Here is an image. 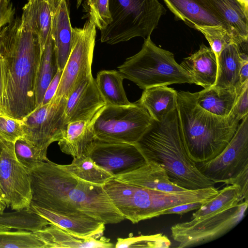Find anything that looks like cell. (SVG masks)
I'll return each mask as SVG.
<instances>
[{"label":"cell","instance_id":"cell-1","mask_svg":"<svg viewBox=\"0 0 248 248\" xmlns=\"http://www.w3.org/2000/svg\"><path fill=\"white\" fill-rule=\"evenodd\" d=\"M42 54L38 38L17 17L0 30V113L22 120L35 109V89Z\"/></svg>","mask_w":248,"mask_h":248},{"label":"cell","instance_id":"cell-2","mask_svg":"<svg viewBox=\"0 0 248 248\" xmlns=\"http://www.w3.org/2000/svg\"><path fill=\"white\" fill-rule=\"evenodd\" d=\"M30 176L31 204L63 214L89 216L105 224L124 219L103 186L75 177L48 159L31 171Z\"/></svg>","mask_w":248,"mask_h":248},{"label":"cell","instance_id":"cell-3","mask_svg":"<svg viewBox=\"0 0 248 248\" xmlns=\"http://www.w3.org/2000/svg\"><path fill=\"white\" fill-rule=\"evenodd\" d=\"M136 145L146 161L159 165L175 185L187 190L214 186L187 155L177 108L160 122L152 119Z\"/></svg>","mask_w":248,"mask_h":248},{"label":"cell","instance_id":"cell-4","mask_svg":"<svg viewBox=\"0 0 248 248\" xmlns=\"http://www.w3.org/2000/svg\"><path fill=\"white\" fill-rule=\"evenodd\" d=\"M177 110L186 152L196 163L217 156L235 134L239 120L231 112L227 117L214 115L196 102V93H177Z\"/></svg>","mask_w":248,"mask_h":248},{"label":"cell","instance_id":"cell-5","mask_svg":"<svg viewBox=\"0 0 248 248\" xmlns=\"http://www.w3.org/2000/svg\"><path fill=\"white\" fill-rule=\"evenodd\" d=\"M103 187L111 202L124 219L135 224L156 217L180 204L206 202L218 192L214 186L178 192L145 188L110 179Z\"/></svg>","mask_w":248,"mask_h":248},{"label":"cell","instance_id":"cell-6","mask_svg":"<svg viewBox=\"0 0 248 248\" xmlns=\"http://www.w3.org/2000/svg\"><path fill=\"white\" fill-rule=\"evenodd\" d=\"M118 70L124 79L133 82L143 90L157 86L193 83L187 72L175 61L173 54L157 46L150 36L144 39L141 50L127 58Z\"/></svg>","mask_w":248,"mask_h":248},{"label":"cell","instance_id":"cell-7","mask_svg":"<svg viewBox=\"0 0 248 248\" xmlns=\"http://www.w3.org/2000/svg\"><path fill=\"white\" fill-rule=\"evenodd\" d=\"M111 22L101 31L102 43L114 45L151 36L166 9L158 0H108Z\"/></svg>","mask_w":248,"mask_h":248},{"label":"cell","instance_id":"cell-8","mask_svg":"<svg viewBox=\"0 0 248 248\" xmlns=\"http://www.w3.org/2000/svg\"><path fill=\"white\" fill-rule=\"evenodd\" d=\"M242 120L225 149L213 159L196 166L214 183L238 186L244 200H248V115Z\"/></svg>","mask_w":248,"mask_h":248},{"label":"cell","instance_id":"cell-9","mask_svg":"<svg viewBox=\"0 0 248 248\" xmlns=\"http://www.w3.org/2000/svg\"><path fill=\"white\" fill-rule=\"evenodd\" d=\"M152 118L138 102L123 106L106 105L96 114L93 124L95 139L109 142L136 144Z\"/></svg>","mask_w":248,"mask_h":248},{"label":"cell","instance_id":"cell-10","mask_svg":"<svg viewBox=\"0 0 248 248\" xmlns=\"http://www.w3.org/2000/svg\"><path fill=\"white\" fill-rule=\"evenodd\" d=\"M248 201L199 219L178 223L170 228L178 248L199 246L215 240L234 228L245 217Z\"/></svg>","mask_w":248,"mask_h":248},{"label":"cell","instance_id":"cell-11","mask_svg":"<svg viewBox=\"0 0 248 248\" xmlns=\"http://www.w3.org/2000/svg\"><path fill=\"white\" fill-rule=\"evenodd\" d=\"M66 101L65 97L54 95L48 103L38 107L21 120L23 137L46 161L48 146L60 139L65 129Z\"/></svg>","mask_w":248,"mask_h":248},{"label":"cell","instance_id":"cell-12","mask_svg":"<svg viewBox=\"0 0 248 248\" xmlns=\"http://www.w3.org/2000/svg\"><path fill=\"white\" fill-rule=\"evenodd\" d=\"M96 29L94 23L89 19L82 28H73L71 50L55 96L67 98L78 80L84 77L92 75Z\"/></svg>","mask_w":248,"mask_h":248},{"label":"cell","instance_id":"cell-13","mask_svg":"<svg viewBox=\"0 0 248 248\" xmlns=\"http://www.w3.org/2000/svg\"><path fill=\"white\" fill-rule=\"evenodd\" d=\"M0 137V188L4 202L13 210L29 207L32 199L30 173L16 160L14 142Z\"/></svg>","mask_w":248,"mask_h":248},{"label":"cell","instance_id":"cell-14","mask_svg":"<svg viewBox=\"0 0 248 248\" xmlns=\"http://www.w3.org/2000/svg\"><path fill=\"white\" fill-rule=\"evenodd\" d=\"M88 155L113 177L132 171L147 162L136 144L96 139Z\"/></svg>","mask_w":248,"mask_h":248},{"label":"cell","instance_id":"cell-15","mask_svg":"<svg viewBox=\"0 0 248 248\" xmlns=\"http://www.w3.org/2000/svg\"><path fill=\"white\" fill-rule=\"evenodd\" d=\"M106 105L92 75L82 78L66 98L65 123L90 120Z\"/></svg>","mask_w":248,"mask_h":248},{"label":"cell","instance_id":"cell-16","mask_svg":"<svg viewBox=\"0 0 248 248\" xmlns=\"http://www.w3.org/2000/svg\"><path fill=\"white\" fill-rule=\"evenodd\" d=\"M163 0L176 20L183 21L190 28L219 27L231 32L207 0Z\"/></svg>","mask_w":248,"mask_h":248},{"label":"cell","instance_id":"cell-17","mask_svg":"<svg viewBox=\"0 0 248 248\" xmlns=\"http://www.w3.org/2000/svg\"><path fill=\"white\" fill-rule=\"evenodd\" d=\"M30 206L37 214L65 231L80 238L103 236L105 224L89 216L78 214H63L35 204Z\"/></svg>","mask_w":248,"mask_h":248},{"label":"cell","instance_id":"cell-18","mask_svg":"<svg viewBox=\"0 0 248 248\" xmlns=\"http://www.w3.org/2000/svg\"><path fill=\"white\" fill-rule=\"evenodd\" d=\"M52 23L50 34L53 39L59 69L63 71L72 47V27L66 0H50Z\"/></svg>","mask_w":248,"mask_h":248},{"label":"cell","instance_id":"cell-19","mask_svg":"<svg viewBox=\"0 0 248 248\" xmlns=\"http://www.w3.org/2000/svg\"><path fill=\"white\" fill-rule=\"evenodd\" d=\"M112 179L136 186L165 192L185 190L173 184L163 168L153 161H147L141 166L126 173L112 177Z\"/></svg>","mask_w":248,"mask_h":248},{"label":"cell","instance_id":"cell-20","mask_svg":"<svg viewBox=\"0 0 248 248\" xmlns=\"http://www.w3.org/2000/svg\"><path fill=\"white\" fill-rule=\"evenodd\" d=\"M96 115L90 120H79L66 124L58 141L62 152L73 158L89 155L95 140L93 124Z\"/></svg>","mask_w":248,"mask_h":248},{"label":"cell","instance_id":"cell-21","mask_svg":"<svg viewBox=\"0 0 248 248\" xmlns=\"http://www.w3.org/2000/svg\"><path fill=\"white\" fill-rule=\"evenodd\" d=\"M180 64L191 78L193 83L204 89L214 86L217 75V60L210 47L201 44L197 51L184 58Z\"/></svg>","mask_w":248,"mask_h":248},{"label":"cell","instance_id":"cell-22","mask_svg":"<svg viewBox=\"0 0 248 248\" xmlns=\"http://www.w3.org/2000/svg\"><path fill=\"white\" fill-rule=\"evenodd\" d=\"M43 243L44 248H110L114 247L110 239L102 236L80 238L50 224L33 232Z\"/></svg>","mask_w":248,"mask_h":248},{"label":"cell","instance_id":"cell-23","mask_svg":"<svg viewBox=\"0 0 248 248\" xmlns=\"http://www.w3.org/2000/svg\"><path fill=\"white\" fill-rule=\"evenodd\" d=\"M21 19L24 26L38 38L42 52L51 31V0H28L23 7Z\"/></svg>","mask_w":248,"mask_h":248},{"label":"cell","instance_id":"cell-24","mask_svg":"<svg viewBox=\"0 0 248 248\" xmlns=\"http://www.w3.org/2000/svg\"><path fill=\"white\" fill-rule=\"evenodd\" d=\"M217 60V78L213 87L235 88L239 94L245 86L241 88L239 85V72L243 63L246 61L242 58L238 45L234 42L230 44L221 52Z\"/></svg>","mask_w":248,"mask_h":248},{"label":"cell","instance_id":"cell-25","mask_svg":"<svg viewBox=\"0 0 248 248\" xmlns=\"http://www.w3.org/2000/svg\"><path fill=\"white\" fill-rule=\"evenodd\" d=\"M233 35L241 43L248 42V8L239 0H207Z\"/></svg>","mask_w":248,"mask_h":248},{"label":"cell","instance_id":"cell-26","mask_svg":"<svg viewBox=\"0 0 248 248\" xmlns=\"http://www.w3.org/2000/svg\"><path fill=\"white\" fill-rule=\"evenodd\" d=\"M177 92L167 86H157L143 90L137 101L148 112L151 118L160 122L177 108Z\"/></svg>","mask_w":248,"mask_h":248},{"label":"cell","instance_id":"cell-27","mask_svg":"<svg viewBox=\"0 0 248 248\" xmlns=\"http://www.w3.org/2000/svg\"><path fill=\"white\" fill-rule=\"evenodd\" d=\"M238 94L235 88L212 87L196 92V102L207 111L225 117L231 113Z\"/></svg>","mask_w":248,"mask_h":248},{"label":"cell","instance_id":"cell-28","mask_svg":"<svg viewBox=\"0 0 248 248\" xmlns=\"http://www.w3.org/2000/svg\"><path fill=\"white\" fill-rule=\"evenodd\" d=\"M58 70L54 44L50 33L42 52L37 74L34 97L35 109L42 104L45 92Z\"/></svg>","mask_w":248,"mask_h":248},{"label":"cell","instance_id":"cell-29","mask_svg":"<svg viewBox=\"0 0 248 248\" xmlns=\"http://www.w3.org/2000/svg\"><path fill=\"white\" fill-rule=\"evenodd\" d=\"M123 79L120 73L115 70H102L97 73L96 83L106 105L123 106L132 103L126 97Z\"/></svg>","mask_w":248,"mask_h":248},{"label":"cell","instance_id":"cell-30","mask_svg":"<svg viewBox=\"0 0 248 248\" xmlns=\"http://www.w3.org/2000/svg\"><path fill=\"white\" fill-rule=\"evenodd\" d=\"M59 165L73 176L93 184L103 186L113 177L89 155L74 157L70 164Z\"/></svg>","mask_w":248,"mask_h":248},{"label":"cell","instance_id":"cell-31","mask_svg":"<svg viewBox=\"0 0 248 248\" xmlns=\"http://www.w3.org/2000/svg\"><path fill=\"white\" fill-rule=\"evenodd\" d=\"M245 200L238 186L227 185L212 199L203 203L194 213L192 219H199L233 207Z\"/></svg>","mask_w":248,"mask_h":248},{"label":"cell","instance_id":"cell-32","mask_svg":"<svg viewBox=\"0 0 248 248\" xmlns=\"http://www.w3.org/2000/svg\"><path fill=\"white\" fill-rule=\"evenodd\" d=\"M15 212L0 214V224L10 229L24 230L34 232L50 223L37 214L31 206Z\"/></svg>","mask_w":248,"mask_h":248},{"label":"cell","instance_id":"cell-33","mask_svg":"<svg viewBox=\"0 0 248 248\" xmlns=\"http://www.w3.org/2000/svg\"><path fill=\"white\" fill-rule=\"evenodd\" d=\"M44 248L43 243L33 232L17 230L0 231V248Z\"/></svg>","mask_w":248,"mask_h":248},{"label":"cell","instance_id":"cell-34","mask_svg":"<svg viewBox=\"0 0 248 248\" xmlns=\"http://www.w3.org/2000/svg\"><path fill=\"white\" fill-rule=\"evenodd\" d=\"M14 147L16 160L29 173L46 161L34 146L23 137L15 141Z\"/></svg>","mask_w":248,"mask_h":248},{"label":"cell","instance_id":"cell-35","mask_svg":"<svg viewBox=\"0 0 248 248\" xmlns=\"http://www.w3.org/2000/svg\"><path fill=\"white\" fill-rule=\"evenodd\" d=\"M195 30L204 35L217 58L221 52L232 42L238 45L247 43L240 42L231 32L221 27H198Z\"/></svg>","mask_w":248,"mask_h":248},{"label":"cell","instance_id":"cell-36","mask_svg":"<svg viewBox=\"0 0 248 248\" xmlns=\"http://www.w3.org/2000/svg\"><path fill=\"white\" fill-rule=\"evenodd\" d=\"M170 245L169 239L162 233L139 236H130L129 234L127 238H118L115 247L167 248Z\"/></svg>","mask_w":248,"mask_h":248},{"label":"cell","instance_id":"cell-37","mask_svg":"<svg viewBox=\"0 0 248 248\" xmlns=\"http://www.w3.org/2000/svg\"><path fill=\"white\" fill-rule=\"evenodd\" d=\"M87 11L89 19L100 31L105 29L112 21L108 0H96L87 8Z\"/></svg>","mask_w":248,"mask_h":248},{"label":"cell","instance_id":"cell-38","mask_svg":"<svg viewBox=\"0 0 248 248\" xmlns=\"http://www.w3.org/2000/svg\"><path fill=\"white\" fill-rule=\"evenodd\" d=\"M0 136L13 142L23 137L21 120L16 119L0 113Z\"/></svg>","mask_w":248,"mask_h":248},{"label":"cell","instance_id":"cell-39","mask_svg":"<svg viewBox=\"0 0 248 248\" xmlns=\"http://www.w3.org/2000/svg\"><path fill=\"white\" fill-rule=\"evenodd\" d=\"M232 113L239 121L248 115V83L238 95Z\"/></svg>","mask_w":248,"mask_h":248},{"label":"cell","instance_id":"cell-40","mask_svg":"<svg viewBox=\"0 0 248 248\" xmlns=\"http://www.w3.org/2000/svg\"><path fill=\"white\" fill-rule=\"evenodd\" d=\"M15 9L10 0H0V30L14 19Z\"/></svg>","mask_w":248,"mask_h":248},{"label":"cell","instance_id":"cell-41","mask_svg":"<svg viewBox=\"0 0 248 248\" xmlns=\"http://www.w3.org/2000/svg\"><path fill=\"white\" fill-rule=\"evenodd\" d=\"M205 202H199L184 203L169 208L161 213V215L166 214L183 215L189 211L198 209Z\"/></svg>","mask_w":248,"mask_h":248},{"label":"cell","instance_id":"cell-42","mask_svg":"<svg viewBox=\"0 0 248 248\" xmlns=\"http://www.w3.org/2000/svg\"><path fill=\"white\" fill-rule=\"evenodd\" d=\"M62 71L59 69L56 75L49 83L45 92L43 100L41 105L48 103L55 95L59 85Z\"/></svg>","mask_w":248,"mask_h":248},{"label":"cell","instance_id":"cell-43","mask_svg":"<svg viewBox=\"0 0 248 248\" xmlns=\"http://www.w3.org/2000/svg\"><path fill=\"white\" fill-rule=\"evenodd\" d=\"M248 83V61L244 62L239 72V85L243 88Z\"/></svg>","mask_w":248,"mask_h":248},{"label":"cell","instance_id":"cell-44","mask_svg":"<svg viewBox=\"0 0 248 248\" xmlns=\"http://www.w3.org/2000/svg\"><path fill=\"white\" fill-rule=\"evenodd\" d=\"M96 0H77V8H78L83 1H84L86 7L87 8L93 4Z\"/></svg>","mask_w":248,"mask_h":248},{"label":"cell","instance_id":"cell-45","mask_svg":"<svg viewBox=\"0 0 248 248\" xmlns=\"http://www.w3.org/2000/svg\"><path fill=\"white\" fill-rule=\"evenodd\" d=\"M1 148H2V141H1V137L0 136V153H1ZM0 201L5 204V203L4 202V200H3V195H2V193L1 192L0 188Z\"/></svg>","mask_w":248,"mask_h":248},{"label":"cell","instance_id":"cell-46","mask_svg":"<svg viewBox=\"0 0 248 248\" xmlns=\"http://www.w3.org/2000/svg\"><path fill=\"white\" fill-rule=\"evenodd\" d=\"M6 207V204L0 201V214L4 212Z\"/></svg>","mask_w":248,"mask_h":248},{"label":"cell","instance_id":"cell-47","mask_svg":"<svg viewBox=\"0 0 248 248\" xmlns=\"http://www.w3.org/2000/svg\"><path fill=\"white\" fill-rule=\"evenodd\" d=\"M11 229L5 226L0 224V231H10Z\"/></svg>","mask_w":248,"mask_h":248},{"label":"cell","instance_id":"cell-48","mask_svg":"<svg viewBox=\"0 0 248 248\" xmlns=\"http://www.w3.org/2000/svg\"><path fill=\"white\" fill-rule=\"evenodd\" d=\"M1 78L0 69V108L1 106Z\"/></svg>","mask_w":248,"mask_h":248},{"label":"cell","instance_id":"cell-49","mask_svg":"<svg viewBox=\"0 0 248 248\" xmlns=\"http://www.w3.org/2000/svg\"><path fill=\"white\" fill-rule=\"evenodd\" d=\"M243 3L247 8H248V0H239Z\"/></svg>","mask_w":248,"mask_h":248}]
</instances>
